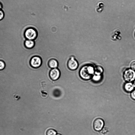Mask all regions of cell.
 Instances as JSON below:
<instances>
[{
  "instance_id": "cell-12",
  "label": "cell",
  "mask_w": 135,
  "mask_h": 135,
  "mask_svg": "<svg viewBox=\"0 0 135 135\" xmlns=\"http://www.w3.org/2000/svg\"><path fill=\"white\" fill-rule=\"evenodd\" d=\"M92 78L94 81L98 82L101 80L102 76L101 75H97L95 74L93 75Z\"/></svg>"
},
{
  "instance_id": "cell-1",
  "label": "cell",
  "mask_w": 135,
  "mask_h": 135,
  "mask_svg": "<svg viewBox=\"0 0 135 135\" xmlns=\"http://www.w3.org/2000/svg\"><path fill=\"white\" fill-rule=\"evenodd\" d=\"M79 73L82 79L89 80L91 78L94 74V68L91 65H84L80 68Z\"/></svg>"
},
{
  "instance_id": "cell-13",
  "label": "cell",
  "mask_w": 135,
  "mask_h": 135,
  "mask_svg": "<svg viewBox=\"0 0 135 135\" xmlns=\"http://www.w3.org/2000/svg\"><path fill=\"white\" fill-rule=\"evenodd\" d=\"M57 134V132L53 129H48L46 132V135H56Z\"/></svg>"
},
{
  "instance_id": "cell-20",
  "label": "cell",
  "mask_w": 135,
  "mask_h": 135,
  "mask_svg": "<svg viewBox=\"0 0 135 135\" xmlns=\"http://www.w3.org/2000/svg\"><path fill=\"white\" fill-rule=\"evenodd\" d=\"M2 8V5L0 3V9H1Z\"/></svg>"
},
{
  "instance_id": "cell-2",
  "label": "cell",
  "mask_w": 135,
  "mask_h": 135,
  "mask_svg": "<svg viewBox=\"0 0 135 135\" xmlns=\"http://www.w3.org/2000/svg\"><path fill=\"white\" fill-rule=\"evenodd\" d=\"M24 36L27 40H34L37 37L38 33L36 29L34 27L27 28L24 32Z\"/></svg>"
},
{
  "instance_id": "cell-15",
  "label": "cell",
  "mask_w": 135,
  "mask_h": 135,
  "mask_svg": "<svg viewBox=\"0 0 135 135\" xmlns=\"http://www.w3.org/2000/svg\"><path fill=\"white\" fill-rule=\"evenodd\" d=\"M5 67V64L3 60H0V70L4 69Z\"/></svg>"
},
{
  "instance_id": "cell-9",
  "label": "cell",
  "mask_w": 135,
  "mask_h": 135,
  "mask_svg": "<svg viewBox=\"0 0 135 135\" xmlns=\"http://www.w3.org/2000/svg\"><path fill=\"white\" fill-rule=\"evenodd\" d=\"M134 87L133 84L132 83L128 82L125 84L124 88L126 91L130 92L133 90Z\"/></svg>"
},
{
  "instance_id": "cell-21",
  "label": "cell",
  "mask_w": 135,
  "mask_h": 135,
  "mask_svg": "<svg viewBox=\"0 0 135 135\" xmlns=\"http://www.w3.org/2000/svg\"><path fill=\"white\" fill-rule=\"evenodd\" d=\"M56 135H62L59 133H57V134Z\"/></svg>"
},
{
  "instance_id": "cell-5",
  "label": "cell",
  "mask_w": 135,
  "mask_h": 135,
  "mask_svg": "<svg viewBox=\"0 0 135 135\" xmlns=\"http://www.w3.org/2000/svg\"><path fill=\"white\" fill-rule=\"evenodd\" d=\"M42 60L40 57L35 56L32 57L30 61L31 66L33 68H37L41 65Z\"/></svg>"
},
{
  "instance_id": "cell-4",
  "label": "cell",
  "mask_w": 135,
  "mask_h": 135,
  "mask_svg": "<svg viewBox=\"0 0 135 135\" xmlns=\"http://www.w3.org/2000/svg\"><path fill=\"white\" fill-rule=\"evenodd\" d=\"M68 66L70 70H74L76 69L79 66V63L73 56L71 57L68 60Z\"/></svg>"
},
{
  "instance_id": "cell-11",
  "label": "cell",
  "mask_w": 135,
  "mask_h": 135,
  "mask_svg": "<svg viewBox=\"0 0 135 135\" xmlns=\"http://www.w3.org/2000/svg\"><path fill=\"white\" fill-rule=\"evenodd\" d=\"M103 71V68L99 66L94 68V74L97 75H101Z\"/></svg>"
},
{
  "instance_id": "cell-22",
  "label": "cell",
  "mask_w": 135,
  "mask_h": 135,
  "mask_svg": "<svg viewBox=\"0 0 135 135\" xmlns=\"http://www.w3.org/2000/svg\"><path fill=\"white\" fill-rule=\"evenodd\" d=\"M134 35H135V33H134Z\"/></svg>"
},
{
  "instance_id": "cell-18",
  "label": "cell",
  "mask_w": 135,
  "mask_h": 135,
  "mask_svg": "<svg viewBox=\"0 0 135 135\" xmlns=\"http://www.w3.org/2000/svg\"><path fill=\"white\" fill-rule=\"evenodd\" d=\"M131 97L133 99L135 100V90H133L131 93Z\"/></svg>"
},
{
  "instance_id": "cell-7",
  "label": "cell",
  "mask_w": 135,
  "mask_h": 135,
  "mask_svg": "<svg viewBox=\"0 0 135 135\" xmlns=\"http://www.w3.org/2000/svg\"><path fill=\"white\" fill-rule=\"evenodd\" d=\"M60 75V70L57 68L52 69L49 73V76L51 79L53 81L58 79Z\"/></svg>"
},
{
  "instance_id": "cell-16",
  "label": "cell",
  "mask_w": 135,
  "mask_h": 135,
  "mask_svg": "<svg viewBox=\"0 0 135 135\" xmlns=\"http://www.w3.org/2000/svg\"><path fill=\"white\" fill-rule=\"evenodd\" d=\"M130 67L131 69L135 71V61H133L131 63Z\"/></svg>"
},
{
  "instance_id": "cell-8",
  "label": "cell",
  "mask_w": 135,
  "mask_h": 135,
  "mask_svg": "<svg viewBox=\"0 0 135 135\" xmlns=\"http://www.w3.org/2000/svg\"><path fill=\"white\" fill-rule=\"evenodd\" d=\"M48 64L49 66L51 69L57 68L58 65L57 61L53 59L49 60Z\"/></svg>"
},
{
  "instance_id": "cell-6",
  "label": "cell",
  "mask_w": 135,
  "mask_h": 135,
  "mask_svg": "<svg viewBox=\"0 0 135 135\" xmlns=\"http://www.w3.org/2000/svg\"><path fill=\"white\" fill-rule=\"evenodd\" d=\"M104 125V122L103 120L100 118L95 119L93 123L94 128L97 131L101 130L103 127Z\"/></svg>"
},
{
  "instance_id": "cell-10",
  "label": "cell",
  "mask_w": 135,
  "mask_h": 135,
  "mask_svg": "<svg viewBox=\"0 0 135 135\" xmlns=\"http://www.w3.org/2000/svg\"><path fill=\"white\" fill-rule=\"evenodd\" d=\"M25 46L28 49H31L33 48L35 45V42L33 40L26 39L25 42Z\"/></svg>"
},
{
  "instance_id": "cell-14",
  "label": "cell",
  "mask_w": 135,
  "mask_h": 135,
  "mask_svg": "<svg viewBox=\"0 0 135 135\" xmlns=\"http://www.w3.org/2000/svg\"><path fill=\"white\" fill-rule=\"evenodd\" d=\"M57 93L59 97L61 94V92L60 90L58 89H56L53 91V95L55 97H57Z\"/></svg>"
},
{
  "instance_id": "cell-17",
  "label": "cell",
  "mask_w": 135,
  "mask_h": 135,
  "mask_svg": "<svg viewBox=\"0 0 135 135\" xmlns=\"http://www.w3.org/2000/svg\"><path fill=\"white\" fill-rule=\"evenodd\" d=\"M4 16L3 11L0 9V20L3 19Z\"/></svg>"
},
{
  "instance_id": "cell-3",
  "label": "cell",
  "mask_w": 135,
  "mask_h": 135,
  "mask_svg": "<svg viewBox=\"0 0 135 135\" xmlns=\"http://www.w3.org/2000/svg\"><path fill=\"white\" fill-rule=\"evenodd\" d=\"M125 80L128 82H131L135 79V71L131 69L126 70L123 74Z\"/></svg>"
},
{
  "instance_id": "cell-19",
  "label": "cell",
  "mask_w": 135,
  "mask_h": 135,
  "mask_svg": "<svg viewBox=\"0 0 135 135\" xmlns=\"http://www.w3.org/2000/svg\"><path fill=\"white\" fill-rule=\"evenodd\" d=\"M133 85H134V86L135 87V79L134 80Z\"/></svg>"
}]
</instances>
